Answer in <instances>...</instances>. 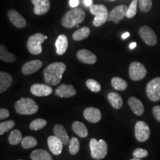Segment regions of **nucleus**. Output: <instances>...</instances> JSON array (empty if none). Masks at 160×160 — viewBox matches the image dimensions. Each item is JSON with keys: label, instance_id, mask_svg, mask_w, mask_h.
I'll use <instances>...</instances> for the list:
<instances>
[{"label": "nucleus", "instance_id": "nucleus-5", "mask_svg": "<svg viewBox=\"0 0 160 160\" xmlns=\"http://www.w3.org/2000/svg\"><path fill=\"white\" fill-rule=\"evenodd\" d=\"M90 148L92 158L95 160H102L108 154V144L103 139L97 141L95 138H92L90 142Z\"/></svg>", "mask_w": 160, "mask_h": 160}, {"label": "nucleus", "instance_id": "nucleus-35", "mask_svg": "<svg viewBox=\"0 0 160 160\" xmlns=\"http://www.w3.org/2000/svg\"><path fill=\"white\" fill-rule=\"evenodd\" d=\"M138 3L141 11L143 12H149L152 7V0H138Z\"/></svg>", "mask_w": 160, "mask_h": 160}, {"label": "nucleus", "instance_id": "nucleus-45", "mask_svg": "<svg viewBox=\"0 0 160 160\" xmlns=\"http://www.w3.org/2000/svg\"><path fill=\"white\" fill-rule=\"evenodd\" d=\"M130 160H142L141 158H133L132 159H131Z\"/></svg>", "mask_w": 160, "mask_h": 160}, {"label": "nucleus", "instance_id": "nucleus-43", "mask_svg": "<svg viewBox=\"0 0 160 160\" xmlns=\"http://www.w3.org/2000/svg\"><path fill=\"white\" fill-rule=\"evenodd\" d=\"M129 36H130V33L129 32H126V33H125L122 34V38L123 39H125L126 38H128Z\"/></svg>", "mask_w": 160, "mask_h": 160}, {"label": "nucleus", "instance_id": "nucleus-38", "mask_svg": "<svg viewBox=\"0 0 160 160\" xmlns=\"http://www.w3.org/2000/svg\"><path fill=\"white\" fill-rule=\"evenodd\" d=\"M148 155V151L145 149L141 148H137L133 152V156L134 158H145Z\"/></svg>", "mask_w": 160, "mask_h": 160}, {"label": "nucleus", "instance_id": "nucleus-3", "mask_svg": "<svg viewBox=\"0 0 160 160\" xmlns=\"http://www.w3.org/2000/svg\"><path fill=\"white\" fill-rule=\"evenodd\" d=\"M15 110L17 113L24 115L35 114L39 110V106L30 98H22L15 103Z\"/></svg>", "mask_w": 160, "mask_h": 160}, {"label": "nucleus", "instance_id": "nucleus-15", "mask_svg": "<svg viewBox=\"0 0 160 160\" xmlns=\"http://www.w3.org/2000/svg\"><path fill=\"white\" fill-rule=\"evenodd\" d=\"M77 57L82 63L92 65L97 62L96 56L92 52L85 49L78 51L77 53Z\"/></svg>", "mask_w": 160, "mask_h": 160}, {"label": "nucleus", "instance_id": "nucleus-28", "mask_svg": "<svg viewBox=\"0 0 160 160\" xmlns=\"http://www.w3.org/2000/svg\"><path fill=\"white\" fill-rule=\"evenodd\" d=\"M91 33V30L88 27H83L75 31L72 34V38L75 41H81L88 38Z\"/></svg>", "mask_w": 160, "mask_h": 160}, {"label": "nucleus", "instance_id": "nucleus-7", "mask_svg": "<svg viewBox=\"0 0 160 160\" xmlns=\"http://www.w3.org/2000/svg\"><path fill=\"white\" fill-rule=\"evenodd\" d=\"M146 92L150 100L152 102L160 100V77L155 78L149 82Z\"/></svg>", "mask_w": 160, "mask_h": 160}, {"label": "nucleus", "instance_id": "nucleus-47", "mask_svg": "<svg viewBox=\"0 0 160 160\" xmlns=\"http://www.w3.org/2000/svg\"><path fill=\"white\" fill-rule=\"evenodd\" d=\"M45 38H46V39H48V36H45Z\"/></svg>", "mask_w": 160, "mask_h": 160}, {"label": "nucleus", "instance_id": "nucleus-46", "mask_svg": "<svg viewBox=\"0 0 160 160\" xmlns=\"http://www.w3.org/2000/svg\"><path fill=\"white\" fill-rule=\"evenodd\" d=\"M79 27H80V26H79V24H78V25H77V28H79Z\"/></svg>", "mask_w": 160, "mask_h": 160}, {"label": "nucleus", "instance_id": "nucleus-29", "mask_svg": "<svg viewBox=\"0 0 160 160\" xmlns=\"http://www.w3.org/2000/svg\"><path fill=\"white\" fill-rule=\"evenodd\" d=\"M111 83L114 89L119 91H123L128 87V82L118 77H113L112 79Z\"/></svg>", "mask_w": 160, "mask_h": 160}, {"label": "nucleus", "instance_id": "nucleus-9", "mask_svg": "<svg viewBox=\"0 0 160 160\" xmlns=\"http://www.w3.org/2000/svg\"><path fill=\"white\" fill-rule=\"evenodd\" d=\"M151 131L148 125L143 121H138L135 125V135L138 141L143 142L148 139Z\"/></svg>", "mask_w": 160, "mask_h": 160}, {"label": "nucleus", "instance_id": "nucleus-14", "mask_svg": "<svg viewBox=\"0 0 160 160\" xmlns=\"http://www.w3.org/2000/svg\"><path fill=\"white\" fill-rule=\"evenodd\" d=\"M30 92L35 96L44 97L51 95L53 90L49 86L43 84H34L31 86Z\"/></svg>", "mask_w": 160, "mask_h": 160}, {"label": "nucleus", "instance_id": "nucleus-18", "mask_svg": "<svg viewBox=\"0 0 160 160\" xmlns=\"http://www.w3.org/2000/svg\"><path fill=\"white\" fill-rule=\"evenodd\" d=\"M48 145L52 153L58 155L62 152L63 143L55 136H50L48 138Z\"/></svg>", "mask_w": 160, "mask_h": 160}, {"label": "nucleus", "instance_id": "nucleus-31", "mask_svg": "<svg viewBox=\"0 0 160 160\" xmlns=\"http://www.w3.org/2000/svg\"><path fill=\"white\" fill-rule=\"evenodd\" d=\"M38 144V141L36 138L31 136H27L23 138L22 141V146L23 148H32L36 146Z\"/></svg>", "mask_w": 160, "mask_h": 160}, {"label": "nucleus", "instance_id": "nucleus-16", "mask_svg": "<svg viewBox=\"0 0 160 160\" xmlns=\"http://www.w3.org/2000/svg\"><path fill=\"white\" fill-rule=\"evenodd\" d=\"M55 95L61 98H69L73 97L76 94L77 92L74 87L72 85L61 84L55 90Z\"/></svg>", "mask_w": 160, "mask_h": 160}, {"label": "nucleus", "instance_id": "nucleus-23", "mask_svg": "<svg viewBox=\"0 0 160 160\" xmlns=\"http://www.w3.org/2000/svg\"><path fill=\"white\" fill-rule=\"evenodd\" d=\"M12 77L8 73L1 71L0 72V92L2 93L12 86Z\"/></svg>", "mask_w": 160, "mask_h": 160}, {"label": "nucleus", "instance_id": "nucleus-42", "mask_svg": "<svg viewBox=\"0 0 160 160\" xmlns=\"http://www.w3.org/2000/svg\"><path fill=\"white\" fill-rule=\"evenodd\" d=\"M83 2L87 7H90L92 4V0H83Z\"/></svg>", "mask_w": 160, "mask_h": 160}, {"label": "nucleus", "instance_id": "nucleus-24", "mask_svg": "<svg viewBox=\"0 0 160 160\" xmlns=\"http://www.w3.org/2000/svg\"><path fill=\"white\" fill-rule=\"evenodd\" d=\"M32 160H53L50 154L43 149H38L33 151L30 155Z\"/></svg>", "mask_w": 160, "mask_h": 160}, {"label": "nucleus", "instance_id": "nucleus-30", "mask_svg": "<svg viewBox=\"0 0 160 160\" xmlns=\"http://www.w3.org/2000/svg\"><path fill=\"white\" fill-rule=\"evenodd\" d=\"M22 134L18 130H14L10 133L8 137V142L12 145H17V144L22 142Z\"/></svg>", "mask_w": 160, "mask_h": 160}, {"label": "nucleus", "instance_id": "nucleus-6", "mask_svg": "<svg viewBox=\"0 0 160 160\" xmlns=\"http://www.w3.org/2000/svg\"><path fill=\"white\" fill-rule=\"evenodd\" d=\"M46 39L45 36L40 33L30 36L27 42V48L32 55H39L42 52V44Z\"/></svg>", "mask_w": 160, "mask_h": 160}, {"label": "nucleus", "instance_id": "nucleus-17", "mask_svg": "<svg viewBox=\"0 0 160 160\" xmlns=\"http://www.w3.org/2000/svg\"><path fill=\"white\" fill-rule=\"evenodd\" d=\"M42 62L40 60H33L23 65L22 68V72L25 75H29L38 71L42 67Z\"/></svg>", "mask_w": 160, "mask_h": 160}, {"label": "nucleus", "instance_id": "nucleus-39", "mask_svg": "<svg viewBox=\"0 0 160 160\" xmlns=\"http://www.w3.org/2000/svg\"><path fill=\"white\" fill-rule=\"evenodd\" d=\"M152 113L156 120L160 122V106H155L153 108Z\"/></svg>", "mask_w": 160, "mask_h": 160}, {"label": "nucleus", "instance_id": "nucleus-8", "mask_svg": "<svg viewBox=\"0 0 160 160\" xmlns=\"http://www.w3.org/2000/svg\"><path fill=\"white\" fill-rule=\"evenodd\" d=\"M147 74V71L142 63L139 62H133L130 64L129 75L132 80L137 81L142 80Z\"/></svg>", "mask_w": 160, "mask_h": 160}, {"label": "nucleus", "instance_id": "nucleus-21", "mask_svg": "<svg viewBox=\"0 0 160 160\" xmlns=\"http://www.w3.org/2000/svg\"><path fill=\"white\" fill-rule=\"evenodd\" d=\"M128 103L132 112L137 116H141L144 112L143 104L137 98L131 97L128 100Z\"/></svg>", "mask_w": 160, "mask_h": 160}, {"label": "nucleus", "instance_id": "nucleus-49", "mask_svg": "<svg viewBox=\"0 0 160 160\" xmlns=\"http://www.w3.org/2000/svg\"><path fill=\"white\" fill-rule=\"evenodd\" d=\"M21 160V159H20V160Z\"/></svg>", "mask_w": 160, "mask_h": 160}, {"label": "nucleus", "instance_id": "nucleus-37", "mask_svg": "<svg viewBox=\"0 0 160 160\" xmlns=\"http://www.w3.org/2000/svg\"><path fill=\"white\" fill-rule=\"evenodd\" d=\"M86 86L92 92H98L101 90V85L97 81L93 79H89L86 81Z\"/></svg>", "mask_w": 160, "mask_h": 160}, {"label": "nucleus", "instance_id": "nucleus-34", "mask_svg": "<svg viewBox=\"0 0 160 160\" xmlns=\"http://www.w3.org/2000/svg\"><path fill=\"white\" fill-rule=\"evenodd\" d=\"M15 126V122L14 120H9L1 122L0 123V135H2L4 133L9 131Z\"/></svg>", "mask_w": 160, "mask_h": 160}, {"label": "nucleus", "instance_id": "nucleus-20", "mask_svg": "<svg viewBox=\"0 0 160 160\" xmlns=\"http://www.w3.org/2000/svg\"><path fill=\"white\" fill-rule=\"evenodd\" d=\"M53 133L55 136L58 138L64 145H67L69 143V138L65 128L62 125L58 124L53 128Z\"/></svg>", "mask_w": 160, "mask_h": 160}, {"label": "nucleus", "instance_id": "nucleus-25", "mask_svg": "<svg viewBox=\"0 0 160 160\" xmlns=\"http://www.w3.org/2000/svg\"><path fill=\"white\" fill-rule=\"evenodd\" d=\"M0 59L5 62L8 63L14 62L16 61L17 57L15 55L11 53L8 51L7 48L4 45H0Z\"/></svg>", "mask_w": 160, "mask_h": 160}, {"label": "nucleus", "instance_id": "nucleus-40", "mask_svg": "<svg viewBox=\"0 0 160 160\" xmlns=\"http://www.w3.org/2000/svg\"><path fill=\"white\" fill-rule=\"evenodd\" d=\"M10 116V112L8 110L4 108H1L0 109V119L3 120L8 118Z\"/></svg>", "mask_w": 160, "mask_h": 160}, {"label": "nucleus", "instance_id": "nucleus-27", "mask_svg": "<svg viewBox=\"0 0 160 160\" xmlns=\"http://www.w3.org/2000/svg\"><path fill=\"white\" fill-rule=\"evenodd\" d=\"M72 128L75 134L80 138H86L88 135V132L86 125L80 122L76 121L73 122Z\"/></svg>", "mask_w": 160, "mask_h": 160}, {"label": "nucleus", "instance_id": "nucleus-26", "mask_svg": "<svg viewBox=\"0 0 160 160\" xmlns=\"http://www.w3.org/2000/svg\"><path fill=\"white\" fill-rule=\"evenodd\" d=\"M108 99L110 105L115 109H119L123 105V100L118 93L110 92L108 95Z\"/></svg>", "mask_w": 160, "mask_h": 160}, {"label": "nucleus", "instance_id": "nucleus-32", "mask_svg": "<svg viewBox=\"0 0 160 160\" xmlns=\"http://www.w3.org/2000/svg\"><path fill=\"white\" fill-rule=\"evenodd\" d=\"M46 125L47 121L46 120L43 119H36L30 123L29 128L31 130L38 131L45 128Z\"/></svg>", "mask_w": 160, "mask_h": 160}, {"label": "nucleus", "instance_id": "nucleus-2", "mask_svg": "<svg viewBox=\"0 0 160 160\" xmlns=\"http://www.w3.org/2000/svg\"><path fill=\"white\" fill-rule=\"evenodd\" d=\"M85 17V12L82 8H74L63 15L61 19V24L65 28L71 29L82 23Z\"/></svg>", "mask_w": 160, "mask_h": 160}, {"label": "nucleus", "instance_id": "nucleus-4", "mask_svg": "<svg viewBox=\"0 0 160 160\" xmlns=\"http://www.w3.org/2000/svg\"><path fill=\"white\" fill-rule=\"evenodd\" d=\"M90 12L95 16L92 24L95 27H100L107 22L109 12L106 7L102 4H92L90 7Z\"/></svg>", "mask_w": 160, "mask_h": 160}, {"label": "nucleus", "instance_id": "nucleus-36", "mask_svg": "<svg viewBox=\"0 0 160 160\" xmlns=\"http://www.w3.org/2000/svg\"><path fill=\"white\" fill-rule=\"evenodd\" d=\"M138 0H133L129 7L128 8L126 16L128 18H132L135 17L137 12Z\"/></svg>", "mask_w": 160, "mask_h": 160}, {"label": "nucleus", "instance_id": "nucleus-48", "mask_svg": "<svg viewBox=\"0 0 160 160\" xmlns=\"http://www.w3.org/2000/svg\"><path fill=\"white\" fill-rule=\"evenodd\" d=\"M110 1H115V0H110Z\"/></svg>", "mask_w": 160, "mask_h": 160}, {"label": "nucleus", "instance_id": "nucleus-1", "mask_svg": "<svg viewBox=\"0 0 160 160\" xmlns=\"http://www.w3.org/2000/svg\"><path fill=\"white\" fill-rule=\"evenodd\" d=\"M66 70V65L61 62H56L49 64L43 71L44 80L49 86H56L62 78Z\"/></svg>", "mask_w": 160, "mask_h": 160}, {"label": "nucleus", "instance_id": "nucleus-10", "mask_svg": "<svg viewBox=\"0 0 160 160\" xmlns=\"http://www.w3.org/2000/svg\"><path fill=\"white\" fill-rule=\"evenodd\" d=\"M139 34L143 42L149 46H154L157 43V36L153 30L148 26H143L139 29Z\"/></svg>", "mask_w": 160, "mask_h": 160}, {"label": "nucleus", "instance_id": "nucleus-19", "mask_svg": "<svg viewBox=\"0 0 160 160\" xmlns=\"http://www.w3.org/2000/svg\"><path fill=\"white\" fill-rule=\"evenodd\" d=\"M83 114L86 120L93 123L98 122L102 119L100 110L94 108H88L85 109Z\"/></svg>", "mask_w": 160, "mask_h": 160}, {"label": "nucleus", "instance_id": "nucleus-44", "mask_svg": "<svg viewBox=\"0 0 160 160\" xmlns=\"http://www.w3.org/2000/svg\"><path fill=\"white\" fill-rule=\"evenodd\" d=\"M136 46H137V43L136 42H132L129 45V48L131 49H133Z\"/></svg>", "mask_w": 160, "mask_h": 160}, {"label": "nucleus", "instance_id": "nucleus-33", "mask_svg": "<svg viewBox=\"0 0 160 160\" xmlns=\"http://www.w3.org/2000/svg\"><path fill=\"white\" fill-rule=\"evenodd\" d=\"M80 150V142L77 138L72 137L69 143V151L72 155L77 154Z\"/></svg>", "mask_w": 160, "mask_h": 160}, {"label": "nucleus", "instance_id": "nucleus-11", "mask_svg": "<svg viewBox=\"0 0 160 160\" xmlns=\"http://www.w3.org/2000/svg\"><path fill=\"white\" fill-rule=\"evenodd\" d=\"M128 7L125 5H120L116 7L109 14V22H113L115 24H118L122 20L126 17Z\"/></svg>", "mask_w": 160, "mask_h": 160}, {"label": "nucleus", "instance_id": "nucleus-41", "mask_svg": "<svg viewBox=\"0 0 160 160\" xmlns=\"http://www.w3.org/2000/svg\"><path fill=\"white\" fill-rule=\"evenodd\" d=\"M69 6L72 8H75L79 5L80 1L79 0H69Z\"/></svg>", "mask_w": 160, "mask_h": 160}, {"label": "nucleus", "instance_id": "nucleus-13", "mask_svg": "<svg viewBox=\"0 0 160 160\" xmlns=\"http://www.w3.org/2000/svg\"><path fill=\"white\" fill-rule=\"evenodd\" d=\"M31 1L34 5L33 12L36 15L42 16L45 14L50 10V0H31Z\"/></svg>", "mask_w": 160, "mask_h": 160}, {"label": "nucleus", "instance_id": "nucleus-12", "mask_svg": "<svg viewBox=\"0 0 160 160\" xmlns=\"http://www.w3.org/2000/svg\"><path fill=\"white\" fill-rule=\"evenodd\" d=\"M7 16L11 23L17 28L22 29L26 26V21L25 18L15 10H10L7 12Z\"/></svg>", "mask_w": 160, "mask_h": 160}, {"label": "nucleus", "instance_id": "nucleus-22", "mask_svg": "<svg viewBox=\"0 0 160 160\" xmlns=\"http://www.w3.org/2000/svg\"><path fill=\"white\" fill-rule=\"evenodd\" d=\"M55 46L57 48V53L59 55H62L67 51L68 42L67 36L65 34H61L58 37L56 40Z\"/></svg>", "mask_w": 160, "mask_h": 160}]
</instances>
